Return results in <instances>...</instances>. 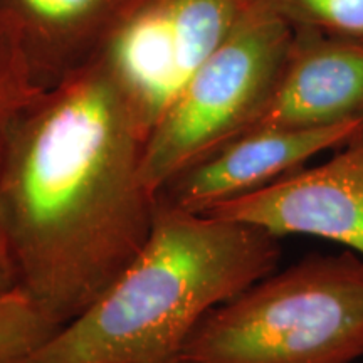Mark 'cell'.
<instances>
[{"mask_svg": "<svg viewBox=\"0 0 363 363\" xmlns=\"http://www.w3.org/2000/svg\"><path fill=\"white\" fill-rule=\"evenodd\" d=\"M147 138L98 56L45 89L0 150V244L17 286L59 326L115 283L152 233Z\"/></svg>", "mask_w": 363, "mask_h": 363, "instance_id": "1", "label": "cell"}, {"mask_svg": "<svg viewBox=\"0 0 363 363\" xmlns=\"http://www.w3.org/2000/svg\"><path fill=\"white\" fill-rule=\"evenodd\" d=\"M281 254L259 227L158 201L135 259L21 363H179L203 318L278 269Z\"/></svg>", "mask_w": 363, "mask_h": 363, "instance_id": "2", "label": "cell"}, {"mask_svg": "<svg viewBox=\"0 0 363 363\" xmlns=\"http://www.w3.org/2000/svg\"><path fill=\"white\" fill-rule=\"evenodd\" d=\"M363 357V257L311 254L212 310L179 363H353Z\"/></svg>", "mask_w": 363, "mask_h": 363, "instance_id": "3", "label": "cell"}, {"mask_svg": "<svg viewBox=\"0 0 363 363\" xmlns=\"http://www.w3.org/2000/svg\"><path fill=\"white\" fill-rule=\"evenodd\" d=\"M291 39L293 27L252 0L150 131L142 175L153 194L246 133L278 83Z\"/></svg>", "mask_w": 363, "mask_h": 363, "instance_id": "4", "label": "cell"}, {"mask_svg": "<svg viewBox=\"0 0 363 363\" xmlns=\"http://www.w3.org/2000/svg\"><path fill=\"white\" fill-rule=\"evenodd\" d=\"M252 0H143L99 57L150 131Z\"/></svg>", "mask_w": 363, "mask_h": 363, "instance_id": "5", "label": "cell"}, {"mask_svg": "<svg viewBox=\"0 0 363 363\" xmlns=\"http://www.w3.org/2000/svg\"><path fill=\"white\" fill-rule=\"evenodd\" d=\"M203 214L256 225L279 239H328L363 257V130L321 165L301 167Z\"/></svg>", "mask_w": 363, "mask_h": 363, "instance_id": "6", "label": "cell"}, {"mask_svg": "<svg viewBox=\"0 0 363 363\" xmlns=\"http://www.w3.org/2000/svg\"><path fill=\"white\" fill-rule=\"evenodd\" d=\"M363 118V39L293 27L284 66L247 131L325 128Z\"/></svg>", "mask_w": 363, "mask_h": 363, "instance_id": "7", "label": "cell"}, {"mask_svg": "<svg viewBox=\"0 0 363 363\" xmlns=\"http://www.w3.org/2000/svg\"><path fill=\"white\" fill-rule=\"evenodd\" d=\"M362 130L363 118L325 128L251 131L182 172L157 197L179 211L203 214L301 169L325 150H338Z\"/></svg>", "mask_w": 363, "mask_h": 363, "instance_id": "8", "label": "cell"}, {"mask_svg": "<svg viewBox=\"0 0 363 363\" xmlns=\"http://www.w3.org/2000/svg\"><path fill=\"white\" fill-rule=\"evenodd\" d=\"M143 0H0L44 91L93 62Z\"/></svg>", "mask_w": 363, "mask_h": 363, "instance_id": "9", "label": "cell"}, {"mask_svg": "<svg viewBox=\"0 0 363 363\" xmlns=\"http://www.w3.org/2000/svg\"><path fill=\"white\" fill-rule=\"evenodd\" d=\"M61 328L21 286L0 294V363H21Z\"/></svg>", "mask_w": 363, "mask_h": 363, "instance_id": "10", "label": "cell"}, {"mask_svg": "<svg viewBox=\"0 0 363 363\" xmlns=\"http://www.w3.org/2000/svg\"><path fill=\"white\" fill-rule=\"evenodd\" d=\"M43 93L17 35L0 17V150L17 121Z\"/></svg>", "mask_w": 363, "mask_h": 363, "instance_id": "11", "label": "cell"}, {"mask_svg": "<svg viewBox=\"0 0 363 363\" xmlns=\"http://www.w3.org/2000/svg\"><path fill=\"white\" fill-rule=\"evenodd\" d=\"M291 27L363 39V0H259Z\"/></svg>", "mask_w": 363, "mask_h": 363, "instance_id": "12", "label": "cell"}, {"mask_svg": "<svg viewBox=\"0 0 363 363\" xmlns=\"http://www.w3.org/2000/svg\"><path fill=\"white\" fill-rule=\"evenodd\" d=\"M13 286H17L16 271H13V266L11 259H9L6 249L0 244V294L9 291Z\"/></svg>", "mask_w": 363, "mask_h": 363, "instance_id": "13", "label": "cell"}]
</instances>
